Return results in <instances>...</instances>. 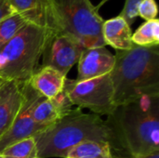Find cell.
<instances>
[{"label":"cell","mask_w":159,"mask_h":158,"mask_svg":"<svg viewBox=\"0 0 159 158\" xmlns=\"http://www.w3.org/2000/svg\"><path fill=\"white\" fill-rule=\"evenodd\" d=\"M14 12L9 7L8 0H0V21L12 15Z\"/></svg>","instance_id":"obj_21"},{"label":"cell","mask_w":159,"mask_h":158,"mask_svg":"<svg viewBox=\"0 0 159 158\" xmlns=\"http://www.w3.org/2000/svg\"><path fill=\"white\" fill-rule=\"evenodd\" d=\"M65 158H113L107 142L87 141L72 148Z\"/></svg>","instance_id":"obj_15"},{"label":"cell","mask_w":159,"mask_h":158,"mask_svg":"<svg viewBox=\"0 0 159 158\" xmlns=\"http://www.w3.org/2000/svg\"><path fill=\"white\" fill-rule=\"evenodd\" d=\"M116 58L105 47L85 48L78 60L76 81L96 78L112 72Z\"/></svg>","instance_id":"obj_9"},{"label":"cell","mask_w":159,"mask_h":158,"mask_svg":"<svg viewBox=\"0 0 159 158\" xmlns=\"http://www.w3.org/2000/svg\"><path fill=\"white\" fill-rule=\"evenodd\" d=\"M48 29L71 36L84 48L105 47L104 20L90 0H45Z\"/></svg>","instance_id":"obj_4"},{"label":"cell","mask_w":159,"mask_h":158,"mask_svg":"<svg viewBox=\"0 0 159 158\" xmlns=\"http://www.w3.org/2000/svg\"><path fill=\"white\" fill-rule=\"evenodd\" d=\"M110 73L116 107L143 96L159 94V47L134 45L129 50H116Z\"/></svg>","instance_id":"obj_2"},{"label":"cell","mask_w":159,"mask_h":158,"mask_svg":"<svg viewBox=\"0 0 159 158\" xmlns=\"http://www.w3.org/2000/svg\"><path fill=\"white\" fill-rule=\"evenodd\" d=\"M66 78L52 67L41 66L32 75L28 83L42 97L52 99L63 90Z\"/></svg>","instance_id":"obj_12"},{"label":"cell","mask_w":159,"mask_h":158,"mask_svg":"<svg viewBox=\"0 0 159 158\" xmlns=\"http://www.w3.org/2000/svg\"><path fill=\"white\" fill-rule=\"evenodd\" d=\"M110 147L131 157L159 151V94H151L117 106L105 121Z\"/></svg>","instance_id":"obj_1"},{"label":"cell","mask_w":159,"mask_h":158,"mask_svg":"<svg viewBox=\"0 0 159 158\" xmlns=\"http://www.w3.org/2000/svg\"><path fill=\"white\" fill-rule=\"evenodd\" d=\"M14 13L24 17L29 23L48 28L45 0H8Z\"/></svg>","instance_id":"obj_14"},{"label":"cell","mask_w":159,"mask_h":158,"mask_svg":"<svg viewBox=\"0 0 159 158\" xmlns=\"http://www.w3.org/2000/svg\"><path fill=\"white\" fill-rule=\"evenodd\" d=\"M0 154L5 158L37 157L35 140L34 137L24 139L7 146Z\"/></svg>","instance_id":"obj_18"},{"label":"cell","mask_w":159,"mask_h":158,"mask_svg":"<svg viewBox=\"0 0 159 158\" xmlns=\"http://www.w3.org/2000/svg\"><path fill=\"white\" fill-rule=\"evenodd\" d=\"M35 158H39V157H35Z\"/></svg>","instance_id":"obj_26"},{"label":"cell","mask_w":159,"mask_h":158,"mask_svg":"<svg viewBox=\"0 0 159 158\" xmlns=\"http://www.w3.org/2000/svg\"><path fill=\"white\" fill-rule=\"evenodd\" d=\"M42 96L31 88L28 81L24 83L22 106L8 130L0 137V153L7 146L30 137H35L45 129L38 126L33 117V112Z\"/></svg>","instance_id":"obj_8"},{"label":"cell","mask_w":159,"mask_h":158,"mask_svg":"<svg viewBox=\"0 0 159 158\" xmlns=\"http://www.w3.org/2000/svg\"><path fill=\"white\" fill-rule=\"evenodd\" d=\"M84 49L75 39L51 30L42 55L41 66L52 67L67 76Z\"/></svg>","instance_id":"obj_7"},{"label":"cell","mask_w":159,"mask_h":158,"mask_svg":"<svg viewBox=\"0 0 159 158\" xmlns=\"http://www.w3.org/2000/svg\"><path fill=\"white\" fill-rule=\"evenodd\" d=\"M143 1V0H126L125 6L121 10L119 16L124 18V20L129 23V26H131L134 23L135 19L138 17L137 9L139 5Z\"/></svg>","instance_id":"obj_20"},{"label":"cell","mask_w":159,"mask_h":158,"mask_svg":"<svg viewBox=\"0 0 159 158\" xmlns=\"http://www.w3.org/2000/svg\"><path fill=\"white\" fill-rule=\"evenodd\" d=\"M24 83L4 80L0 85V137L8 130L22 106Z\"/></svg>","instance_id":"obj_10"},{"label":"cell","mask_w":159,"mask_h":158,"mask_svg":"<svg viewBox=\"0 0 159 158\" xmlns=\"http://www.w3.org/2000/svg\"><path fill=\"white\" fill-rule=\"evenodd\" d=\"M3 81H4V79H2V78L0 77V85H1L2 83H3Z\"/></svg>","instance_id":"obj_24"},{"label":"cell","mask_w":159,"mask_h":158,"mask_svg":"<svg viewBox=\"0 0 159 158\" xmlns=\"http://www.w3.org/2000/svg\"><path fill=\"white\" fill-rule=\"evenodd\" d=\"M37 157L65 158L69 151L87 141L110 142V131L104 120L80 108L69 114L34 137Z\"/></svg>","instance_id":"obj_3"},{"label":"cell","mask_w":159,"mask_h":158,"mask_svg":"<svg viewBox=\"0 0 159 158\" xmlns=\"http://www.w3.org/2000/svg\"><path fill=\"white\" fill-rule=\"evenodd\" d=\"M134 45L139 47H157L159 45V20L154 19L143 22L131 36Z\"/></svg>","instance_id":"obj_16"},{"label":"cell","mask_w":159,"mask_h":158,"mask_svg":"<svg viewBox=\"0 0 159 158\" xmlns=\"http://www.w3.org/2000/svg\"><path fill=\"white\" fill-rule=\"evenodd\" d=\"M29 22L20 14L13 13L0 21V49L4 47Z\"/></svg>","instance_id":"obj_17"},{"label":"cell","mask_w":159,"mask_h":158,"mask_svg":"<svg viewBox=\"0 0 159 158\" xmlns=\"http://www.w3.org/2000/svg\"><path fill=\"white\" fill-rule=\"evenodd\" d=\"M74 105L64 90L52 99L42 97L34 106L33 117L34 122L45 129L71 112Z\"/></svg>","instance_id":"obj_11"},{"label":"cell","mask_w":159,"mask_h":158,"mask_svg":"<svg viewBox=\"0 0 159 158\" xmlns=\"http://www.w3.org/2000/svg\"><path fill=\"white\" fill-rule=\"evenodd\" d=\"M131 36V27L121 16L103 21L102 37L105 46L108 45L116 50H129L134 46Z\"/></svg>","instance_id":"obj_13"},{"label":"cell","mask_w":159,"mask_h":158,"mask_svg":"<svg viewBox=\"0 0 159 158\" xmlns=\"http://www.w3.org/2000/svg\"><path fill=\"white\" fill-rule=\"evenodd\" d=\"M137 14L145 20L157 19L158 14V7L156 0H143L138 7Z\"/></svg>","instance_id":"obj_19"},{"label":"cell","mask_w":159,"mask_h":158,"mask_svg":"<svg viewBox=\"0 0 159 158\" xmlns=\"http://www.w3.org/2000/svg\"><path fill=\"white\" fill-rule=\"evenodd\" d=\"M0 158H5V157H4V156H2V155L0 154Z\"/></svg>","instance_id":"obj_25"},{"label":"cell","mask_w":159,"mask_h":158,"mask_svg":"<svg viewBox=\"0 0 159 158\" xmlns=\"http://www.w3.org/2000/svg\"><path fill=\"white\" fill-rule=\"evenodd\" d=\"M51 30L33 23L26 24L0 49V77L27 82L39 68Z\"/></svg>","instance_id":"obj_5"},{"label":"cell","mask_w":159,"mask_h":158,"mask_svg":"<svg viewBox=\"0 0 159 158\" xmlns=\"http://www.w3.org/2000/svg\"><path fill=\"white\" fill-rule=\"evenodd\" d=\"M134 158H159V151H156V152L143 155V156H138Z\"/></svg>","instance_id":"obj_22"},{"label":"cell","mask_w":159,"mask_h":158,"mask_svg":"<svg viewBox=\"0 0 159 158\" xmlns=\"http://www.w3.org/2000/svg\"><path fill=\"white\" fill-rule=\"evenodd\" d=\"M63 90L73 105L101 117L110 115L116 108L110 74L85 81L66 78Z\"/></svg>","instance_id":"obj_6"},{"label":"cell","mask_w":159,"mask_h":158,"mask_svg":"<svg viewBox=\"0 0 159 158\" xmlns=\"http://www.w3.org/2000/svg\"><path fill=\"white\" fill-rule=\"evenodd\" d=\"M107 1H109V0H102V1H101V2H100V3H99L97 6H96V7H95V9H96L97 11H99V9H100V8H101V7H102V6L105 4Z\"/></svg>","instance_id":"obj_23"}]
</instances>
